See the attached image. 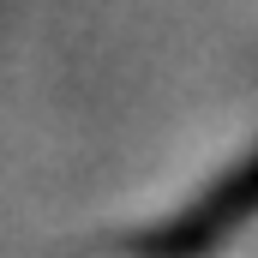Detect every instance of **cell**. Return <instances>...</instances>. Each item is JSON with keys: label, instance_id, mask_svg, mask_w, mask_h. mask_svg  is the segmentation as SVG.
I'll return each instance as SVG.
<instances>
[{"label": "cell", "instance_id": "obj_1", "mask_svg": "<svg viewBox=\"0 0 258 258\" xmlns=\"http://www.w3.org/2000/svg\"><path fill=\"white\" fill-rule=\"evenodd\" d=\"M252 216H258V150H246L234 168H222L192 204H180L144 240V258H204L222 240H234Z\"/></svg>", "mask_w": 258, "mask_h": 258}]
</instances>
